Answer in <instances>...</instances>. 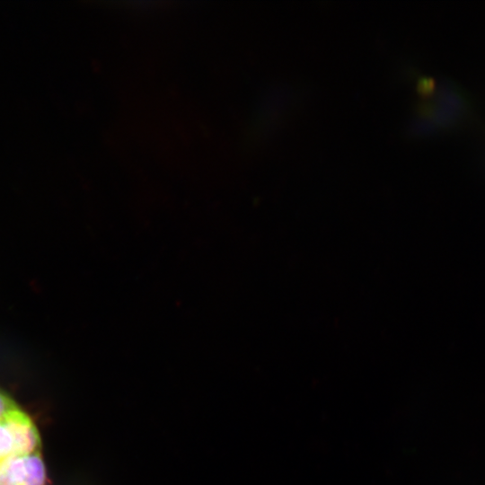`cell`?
<instances>
[{"instance_id": "3957f363", "label": "cell", "mask_w": 485, "mask_h": 485, "mask_svg": "<svg viewBox=\"0 0 485 485\" xmlns=\"http://www.w3.org/2000/svg\"><path fill=\"white\" fill-rule=\"evenodd\" d=\"M14 454L13 442L11 435L0 422V461Z\"/></svg>"}, {"instance_id": "277c9868", "label": "cell", "mask_w": 485, "mask_h": 485, "mask_svg": "<svg viewBox=\"0 0 485 485\" xmlns=\"http://www.w3.org/2000/svg\"><path fill=\"white\" fill-rule=\"evenodd\" d=\"M18 408L16 403L6 394L0 392V422L12 410Z\"/></svg>"}, {"instance_id": "6da1fadb", "label": "cell", "mask_w": 485, "mask_h": 485, "mask_svg": "<svg viewBox=\"0 0 485 485\" xmlns=\"http://www.w3.org/2000/svg\"><path fill=\"white\" fill-rule=\"evenodd\" d=\"M13 442L14 454L27 455L40 452L39 430L31 417L16 408L1 421Z\"/></svg>"}, {"instance_id": "7a4b0ae2", "label": "cell", "mask_w": 485, "mask_h": 485, "mask_svg": "<svg viewBox=\"0 0 485 485\" xmlns=\"http://www.w3.org/2000/svg\"><path fill=\"white\" fill-rule=\"evenodd\" d=\"M7 465L16 485H46L47 472L39 453L27 455H11Z\"/></svg>"}]
</instances>
